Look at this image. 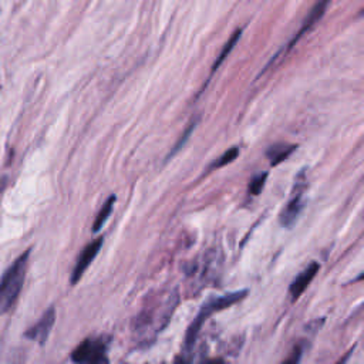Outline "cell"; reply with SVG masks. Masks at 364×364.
<instances>
[{
	"label": "cell",
	"mask_w": 364,
	"mask_h": 364,
	"mask_svg": "<svg viewBox=\"0 0 364 364\" xmlns=\"http://www.w3.org/2000/svg\"><path fill=\"white\" fill-rule=\"evenodd\" d=\"M28 257L30 249H26L3 273L0 279V314L11 309V306L14 304L21 291L28 264Z\"/></svg>",
	"instance_id": "obj_1"
},
{
	"label": "cell",
	"mask_w": 364,
	"mask_h": 364,
	"mask_svg": "<svg viewBox=\"0 0 364 364\" xmlns=\"http://www.w3.org/2000/svg\"><path fill=\"white\" fill-rule=\"evenodd\" d=\"M246 290H239V291H233V293H228V294H223V296H219V297H215V299H210L208 300L199 310L198 316L195 317V320L192 321V324L189 326V328L186 330V337H185V344L191 348L192 344L195 343L196 340V336L202 327V324L205 323V320L219 311V310H223V309H228L229 306L240 301L245 296H246Z\"/></svg>",
	"instance_id": "obj_2"
},
{
	"label": "cell",
	"mask_w": 364,
	"mask_h": 364,
	"mask_svg": "<svg viewBox=\"0 0 364 364\" xmlns=\"http://www.w3.org/2000/svg\"><path fill=\"white\" fill-rule=\"evenodd\" d=\"M307 188V179L304 176V172H300V175L296 179V183L293 186L291 195L287 200V203L284 205L283 210L280 212V223L286 228L291 226L296 219L299 218L301 209H303V196H304V191Z\"/></svg>",
	"instance_id": "obj_3"
},
{
	"label": "cell",
	"mask_w": 364,
	"mask_h": 364,
	"mask_svg": "<svg viewBox=\"0 0 364 364\" xmlns=\"http://www.w3.org/2000/svg\"><path fill=\"white\" fill-rule=\"evenodd\" d=\"M105 344L101 340H84L73 353L71 358L75 364H101L105 357Z\"/></svg>",
	"instance_id": "obj_4"
},
{
	"label": "cell",
	"mask_w": 364,
	"mask_h": 364,
	"mask_svg": "<svg viewBox=\"0 0 364 364\" xmlns=\"http://www.w3.org/2000/svg\"><path fill=\"white\" fill-rule=\"evenodd\" d=\"M101 246H102V237H97L95 240L90 242L87 246L82 247L81 253L77 257V262H75V266L73 269V273H71V279H70L71 284H75L81 279V276L88 269V266L91 264L94 257L98 255Z\"/></svg>",
	"instance_id": "obj_5"
},
{
	"label": "cell",
	"mask_w": 364,
	"mask_h": 364,
	"mask_svg": "<svg viewBox=\"0 0 364 364\" xmlns=\"http://www.w3.org/2000/svg\"><path fill=\"white\" fill-rule=\"evenodd\" d=\"M55 321V310L54 307H50L43 316L26 333V336L31 340H36L40 344H44L53 326Z\"/></svg>",
	"instance_id": "obj_6"
},
{
	"label": "cell",
	"mask_w": 364,
	"mask_h": 364,
	"mask_svg": "<svg viewBox=\"0 0 364 364\" xmlns=\"http://www.w3.org/2000/svg\"><path fill=\"white\" fill-rule=\"evenodd\" d=\"M320 269V264L317 262H311L307 267H304L296 277L294 280L291 282L290 287H289V293H290V297L291 300H297L301 293L307 289V286L311 283V280L314 279V276L317 274Z\"/></svg>",
	"instance_id": "obj_7"
},
{
	"label": "cell",
	"mask_w": 364,
	"mask_h": 364,
	"mask_svg": "<svg viewBox=\"0 0 364 364\" xmlns=\"http://www.w3.org/2000/svg\"><path fill=\"white\" fill-rule=\"evenodd\" d=\"M296 149V145L291 144H277L269 148L267 151V158L270 161L272 166L279 165L280 162H283L293 151Z\"/></svg>",
	"instance_id": "obj_8"
},
{
	"label": "cell",
	"mask_w": 364,
	"mask_h": 364,
	"mask_svg": "<svg viewBox=\"0 0 364 364\" xmlns=\"http://www.w3.org/2000/svg\"><path fill=\"white\" fill-rule=\"evenodd\" d=\"M114 203H115V196H114V195L109 196V198L104 202V205H102L101 209L98 210V213H97V216H95V220H94V223H92V232H98V230L102 228V225L105 223V220L108 219V216H109L111 212H112Z\"/></svg>",
	"instance_id": "obj_9"
},
{
	"label": "cell",
	"mask_w": 364,
	"mask_h": 364,
	"mask_svg": "<svg viewBox=\"0 0 364 364\" xmlns=\"http://www.w3.org/2000/svg\"><path fill=\"white\" fill-rule=\"evenodd\" d=\"M240 33H242V31H240V30H236V31H235V33H233V34H232V37H230V38H229V41H228V43H226V44H225V47H223V50H222V51H220V54H219V57H218V58H216V61H215V64H213V65H212V74H213V73H215V71H216V70H218V67H219V65H220V63H222V61H223V60H225V58H226V55H228V54H229V53H230V51H232V48H233V47H235V44H236V41H237V40H239V37H240Z\"/></svg>",
	"instance_id": "obj_10"
},
{
	"label": "cell",
	"mask_w": 364,
	"mask_h": 364,
	"mask_svg": "<svg viewBox=\"0 0 364 364\" xmlns=\"http://www.w3.org/2000/svg\"><path fill=\"white\" fill-rule=\"evenodd\" d=\"M239 155V148L237 146H232L229 148L226 152H223L212 165L210 169H216V168H222L230 162H233L236 159V156Z\"/></svg>",
	"instance_id": "obj_11"
},
{
	"label": "cell",
	"mask_w": 364,
	"mask_h": 364,
	"mask_svg": "<svg viewBox=\"0 0 364 364\" xmlns=\"http://www.w3.org/2000/svg\"><path fill=\"white\" fill-rule=\"evenodd\" d=\"M266 178H267V173H259V175H256V176L250 181V183H249V192H250L252 195H259L260 191H262L263 186H264Z\"/></svg>",
	"instance_id": "obj_12"
},
{
	"label": "cell",
	"mask_w": 364,
	"mask_h": 364,
	"mask_svg": "<svg viewBox=\"0 0 364 364\" xmlns=\"http://www.w3.org/2000/svg\"><path fill=\"white\" fill-rule=\"evenodd\" d=\"M300 357H301V348L296 347L294 351L291 353V355L283 364H299L300 363Z\"/></svg>",
	"instance_id": "obj_13"
},
{
	"label": "cell",
	"mask_w": 364,
	"mask_h": 364,
	"mask_svg": "<svg viewBox=\"0 0 364 364\" xmlns=\"http://www.w3.org/2000/svg\"><path fill=\"white\" fill-rule=\"evenodd\" d=\"M205 364H225V361L222 358H213V360H208Z\"/></svg>",
	"instance_id": "obj_14"
},
{
	"label": "cell",
	"mask_w": 364,
	"mask_h": 364,
	"mask_svg": "<svg viewBox=\"0 0 364 364\" xmlns=\"http://www.w3.org/2000/svg\"><path fill=\"white\" fill-rule=\"evenodd\" d=\"M350 354H351V351L350 353H347L344 357H341V360L338 361V363H336V364H346V361L348 360V357H350Z\"/></svg>",
	"instance_id": "obj_15"
},
{
	"label": "cell",
	"mask_w": 364,
	"mask_h": 364,
	"mask_svg": "<svg viewBox=\"0 0 364 364\" xmlns=\"http://www.w3.org/2000/svg\"><path fill=\"white\" fill-rule=\"evenodd\" d=\"M358 279H364V272H363V273L358 276Z\"/></svg>",
	"instance_id": "obj_16"
},
{
	"label": "cell",
	"mask_w": 364,
	"mask_h": 364,
	"mask_svg": "<svg viewBox=\"0 0 364 364\" xmlns=\"http://www.w3.org/2000/svg\"><path fill=\"white\" fill-rule=\"evenodd\" d=\"M101 364H108V361H107V360H104Z\"/></svg>",
	"instance_id": "obj_17"
}]
</instances>
